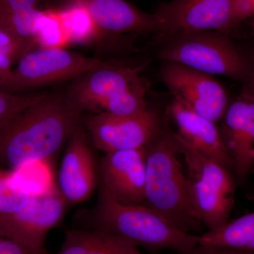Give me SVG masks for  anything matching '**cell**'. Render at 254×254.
<instances>
[{
    "label": "cell",
    "instance_id": "obj_3",
    "mask_svg": "<svg viewBox=\"0 0 254 254\" xmlns=\"http://www.w3.org/2000/svg\"><path fill=\"white\" fill-rule=\"evenodd\" d=\"M96 205L85 216V227L121 239L133 247L151 251L169 250L190 253L198 247L199 236L187 233L144 205L120 203L103 185L98 186Z\"/></svg>",
    "mask_w": 254,
    "mask_h": 254
},
{
    "label": "cell",
    "instance_id": "obj_9",
    "mask_svg": "<svg viewBox=\"0 0 254 254\" xmlns=\"http://www.w3.org/2000/svg\"><path fill=\"white\" fill-rule=\"evenodd\" d=\"M67 204L58 188L32 193L23 208L0 215V236L32 248H45L47 235L61 221Z\"/></svg>",
    "mask_w": 254,
    "mask_h": 254
},
{
    "label": "cell",
    "instance_id": "obj_23",
    "mask_svg": "<svg viewBox=\"0 0 254 254\" xmlns=\"http://www.w3.org/2000/svg\"><path fill=\"white\" fill-rule=\"evenodd\" d=\"M41 12L40 10L34 9L11 14H0V28L19 38L34 41L37 21Z\"/></svg>",
    "mask_w": 254,
    "mask_h": 254
},
{
    "label": "cell",
    "instance_id": "obj_8",
    "mask_svg": "<svg viewBox=\"0 0 254 254\" xmlns=\"http://www.w3.org/2000/svg\"><path fill=\"white\" fill-rule=\"evenodd\" d=\"M165 122L152 108L131 116L100 113L83 119L93 145L105 153L143 148L158 134Z\"/></svg>",
    "mask_w": 254,
    "mask_h": 254
},
{
    "label": "cell",
    "instance_id": "obj_29",
    "mask_svg": "<svg viewBox=\"0 0 254 254\" xmlns=\"http://www.w3.org/2000/svg\"><path fill=\"white\" fill-rule=\"evenodd\" d=\"M251 61H252V71H251L250 77L245 82L247 85L243 92L252 95L254 98V57Z\"/></svg>",
    "mask_w": 254,
    "mask_h": 254
},
{
    "label": "cell",
    "instance_id": "obj_12",
    "mask_svg": "<svg viewBox=\"0 0 254 254\" xmlns=\"http://www.w3.org/2000/svg\"><path fill=\"white\" fill-rule=\"evenodd\" d=\"M98 178V166L82 123L68 140L58 173V189L68 204H78L91 198Z\"/></svg>",
    "mask_w": 254,
    "mask_h": 254
},
{
    "label": "cell",
    "instance_id": "obj_18",
    "mask_svg": "<svg viewBox=\"0 0 254 254\" xmlns=\"http://www.w3.org/2000/svg\"><path fill=\"white\" fill-rule=\"evenodd\" d=\"M198 245L254 252V211L203 234Z\"/></svg>",
    "mask_w": 254,
    "mask_h": 254
},
{
    "label": "cell",
    "instance_id": "obj_7",
    "mask_svg": "<svg viewBox=\"0 0 254 254\" xmlns=\"http://www.w3.org/2000/svg\"><path fill=\"white\" fill-rule=\"evenodd\" d=\"M103 62L65 48H33L20 58L0 90L21 93L77 78Z\"/></svg>",
    "mask_w": 254,
    "mask_h": 254
},
{
    "label": "cell",
    "instance_id": "obj_22",
    "mask_svg": "<svg viewBox=\"0 0 254 254\" xmlns=\"http://www.w3.org/2000/svg\"><path fill=\"white\" fill-rule=\"evenodd\" d=\"M15 173L0 169V215L18 211L27 204L31 197V192L16 183Z\"/></svg>",
    "mask_w": 254,
    "mask_h": 254
},
{
    "label": "cell",
    "instance_id": "obj_16",
    "mask_svg": "<svg viewBox=\"0 0 254 254\" xmlns=\"http://www.w3.org/2000/svg\"><path fill=\"white\" fill-rule=\"evenodd\" d=\"M100 31L113 33H157L153 14L143 12L125 0H82Z\"/></svg>",
    "mask_w": 254,
    "mask_h": 254
},
{
    "label": "cell",
    "instance_id": "obj_6",
    "mask_svg": "<svg viewBox=\"0 0 254 254\" xmlns=\"http://www.w3.org/2000/svg\"><path fill=\"white\" fill-rule=\"evenodd\" d=\"M177 136L187 165V185L193 208L208 231L220 228L228 222L235 204L232 172Z\"/></svg>",
    "mask_w": 254,
    "mask_h": 254
},
{
    "label": "cell",
    "instance_id": "obj_14",
    "mask_svg": "<svg viewBox=\"0 0 254 254\" xmlns=\"http://www.w3.org/2000/svg\"><path fill=\"white\" fill-rule=\"evenodd\" d=\"M219 130L235 164L237 182L243 183L254 167V97L243 92L229 103Z\"/></svg>",
    "mask_w": 254,
    "mask_h": 254
},
{
    "label": "cell",
    "instance_id": "obj_20",
    "mask_svg": "<svg viewBox=\"0 0 254 254\" xmlns=\"http://www.w3.org/2000/svg\"><path fill=\"white\" fill-rule=\"evenodd\" d=\"M33 40L37 46L48 49L64 48L70 44L60 11H41Z\"/></svg>",
    "mask_w": 254,
    "mask_h": 254
},
{
    "label": "cell",
    "instance_id": "obj_27",
    "mask_svg": "<svg viewBox=\"0 0 254 254\" xmlns=\"http://www.w3.org/2000/svg\"><path fill=\"white\" fill-rule=\"evenodd\" d=\"M39 0H0V14H11L37 9Z\"/></svg>",
    "mask_w": 254,
    "mask_h": 254
},
{
    "label": "cell",
    "instance_id": "obj_4",
    "mask_svg": "<svg viewBox=\"0 0 254 254\" xmlns=\"http://www.w3.org/2000/svg\"><path fill=\"white\" fill-rule=\"evenodd\" d=\"M141 68L103 62L76 78L66 92L83 113L136 115L148 108L145 97L149 83L140 76Z\"/></svg>",
    "mask_w": 254,
    "mask_h": 254
},
{
    "label": "cell",
    "instance_id": "obj_19",
    "mask_svg": "<svg viewBox=\"0 0 254 254\" xmlns=\"http://www.w3.org/2000/svg\"><path fill=\"white\" fill-rule=\"evenodd\" d=\"M62 20L70 44L86 43L95 41L100 36L99 28L96 26L86 4L82 1L60 11Z\"/></svg>",
    "mask_w": 254,
    "mask_h": 254
},
{
    "label": "cell",
    "instance_id": "obj_17",
    "mask_svg": "<svg viewBox=\"0 0 254 254\" xmlns=\"http://www.w3.org/2000/svg\"><path fill=\"white\" fill-rule=\"evenodd\" d=\"M58 254H143L121 239L98 230H68Z\"/></svg>",
    "mask_w": 254,
    "mask_h": 254
},
{
    "label": "cell",
    "instance_id": "obj_10",
    "mask_svg": "<svg viewBox=\"0 0 254 254\" xmlns=\"http://www.w3.org/2000/svg\"><path fill=\"white\" fill-rule=\"evenodd\" d=\"M160 77L173 98L213 123L222 120L228 107V95L213 76L180 64L164 62Z\"/></svg>",
    "mask_w": 254,
    "mask_h": 254
},
{
    "label": "cell",
    "instance_id": "obj_24",
    "mask_svg": "<svg viewBox=\"0 0 254 254\" xmlns=\"http://www.w3.org/2000/svg\"><path fill=\"white\" fill-rule=\"evenodd\" d=\"M43 93H15L0 90V126L6 120L39 99Z\"/></svg>",
    "mask_w": 254,
    "mask_h": 254
},
{
    "label": "cell",
    "instance_id": "obj_2",
    "mask_svg": "<svg viewBox=\"0 0 254 254\" xmlns=\"http://www.w3.org/2000/svg\"><path fill=\"white\" fill-rule=\"evenodd\" d=\"M144 148L145 185L143 205L182 231L190 233L199 230L203 225L192 204L187 176L179 160L182 155L181 145L176 132L170 128L167 120Z\"/></svg>",
    "mask_w": 254,
    "mask_h": 254
},
{
    "label": "cell",
    "instance_id": "obj_15",
    "mask_svg": "<svg viewBox=\"0 0 254 254\" xmlns=\"http://www.w3.org/2000/svg\"><path fill=\"white\" fill-rule=\"evenodd\" d=\"M168 114L176 125L177 135L184 141L232 173L235 172L233 160L224 144L216 123L200 116L175 98L168 107Z\"/></svg>",
    "mask_w": 254,
    "mask_h": 254
},
{
    "label": "cell",
    "instance_id": "obj_26",
    "mask_svg": "<svg viewBox=\"0 0 254 254\" xmlns=\"http://www.w3.org/2000/svg\"><path fill=\"white\" fill-rule=\"evenodd\" d=\"M254 16V0H232V27Z\"/></svg>",
    "mask_w": 254,
    "mask_h": 254
},
{
    "label": "cell",
    "instance_id": "obj_31",
    "mask_svg": "<svg viewBox=\"0 0 254 254\" xmlns=\"http://www.w3.org/2000/svg\"></svg>",
    "mask_w": 254,
    "mask_h": 254
},
{
    "label": "cell",
    "instance_id": "obj_30",
    "mask_svg": "<svg viewBox=\"0 0 254 254\" xmlns=\"http://www.w3.org/2000/svg\"><path fill=\"white\" fill-rule=\"evenodd\" d=\"M4 79L2 77H1V76H0V88L2 87L3 85H4Z\"/></svg>",
    "mask_w": 254,
    "mask_h": 254
},
{
    "label": "cell",
    "instance_id": "obj_11",
    "mask_svg": "<svg viewBox=\"0 0 254 254\" xmlns=\"http://www.w3.org/2000/svg\"><path fill=\"white\" fill-rule=\"evenodd\" d=\"M157 34L168 37L195 31L226 33L232 28V0H173L153 13Z\"/></svg>",
    "mask_w": 254,
    "mask_h": 254
},
{
    "label": "cell",
    "instance_id": "obj_21",
    "mask_svg": "<svg viewBox=\"0 0 254 254\" xmlns=\"http://www.w3.org/2000/svg\"><path fill=\"white\" fill-rule=\"evenodd\" d=\"M36 46L34 41L0 28V76L6 81L20 58Z\"/></svg>",
    "mask_w": 254,
    "mask_h": 254
},
{
    "label": "cell",
    "instance_id": "obj_1",
    "mask_svg": "<svg viewBox=\"0 0 254 254\" xmlns=\"http://www.w3.org/2000/svg\"><path fill=\"white\" fill-rule=\"evenodd\" d=\"M82 114L67 92L43 93L0 126V169L16 173L52 158L83 123Z\"/></svg>",
    "mask_w": 254,
    "mask_h": 254
},
{
    "label": "cell",
    "instance_id": "obj_25",
    "mask_svg": "<svg viewBox=\"0 0 254 254\" xmlns=\"http://www.w3.org/2000/svg\"><path fill=\"white\" fill-rule=\"evenodd\" d=\"M0 254H50L46 248L27 247L10 239L0 236Z\"/></svg>",
    "mask_w": 254,
    "mask_h": 254
},
{
    "label": "cell",
    "instance_id": "obj_5",
    "mask_svg": "<svg viewBox=\"0 0 254 254\" xmlns=\"http://www.w3.org/2000/svg\"><path fill=\"white\" fill-rule=\"evenodd\" d=\"M158 57L163 62L240 81H247L252 71V61L222 32H187L168 37Z\"/></svg>",
    "mask_w": 254,
    "mask_h": 254
},
{
    "label": "cell",
    "instance_id": "obj_28",
    "mask_svg": "<svg viewBox=\"0 0 254 254\" xmlns=\"http://www.w3.org/2000/svg\"><path fill=\"white\" fill-rule=\"evenodd\" d=\"M184 254H254V252L221 248V247H201L198 245L190 253Z\"/></svg>",
    "mask_w": 254,
    "mask_h": 254
},
{
    "label": "cell",
    "instance_id": "obj_13",
    "mask_svg": "<svg viewBox=\"0 0 254 254\" xmlns=\"http://www.w3.org/2000/svg\"><path fill=\"white\" fill-rule=\"evenodd\" d=\"M99 183L120 203L143 205L145 201L144 147L105 153L98 165Z\"/></svg>",
    "mask_w": 254,
    "mask_h": 254
}]
</instances>
